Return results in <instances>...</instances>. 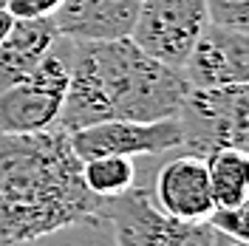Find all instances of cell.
<instances>
[{
	"label": "cell",
	"instance_id": "30bf717a",
	"mask_svg": "<svg viewBox=\"0 0 249 246\" xmlns=\"http://www.w3.org/2000/svg\"><path fill=\"white\" fill-rule=\"evenodd\" d=\"M142 0H62L54 12V29L74 43L130 40Z\"/></svg>",
	"mask_w": 249,
	"mask_h": 246
},
{
	"label": "cell",
	"instance_id": "d6986e66",
	"mask_svg": "<svg viewBox=\"0 0 249 246\" xmlns=\"http://www.w3.org/2000/svg\"><path fill=\"white\" fill-rule=\"evenodd\" d=\"M213 246H247V244H244V241H232V238H227V235H218V232H215Z\"/></svg>",
	"mask_w": 249,
	"mask_h": 246
},
{
	"label": "cell",
	"instance_id": "6da1fadb",
	"mask_svg": "<svg viewBox=\"0 0 249 246\" xmlns=\"http://www.w3.org/2000/svg\"><path fill=\"white\" fill-rule=\"evenodd\" d=\"M102 204L82 181V161L65 130L0 133V246L99 221Z\"/></svg>",
	"mask_w": 249,
	"mask_h": 246
},
{
	"label": "cell",
	"instance_id": "3957f363",
	"mask_svg": "<svg viewBox=\"0 0 249 246\" xmlns=\"http://www.w3.org/2000/svg\"><path fill=\"white\" fill-rule=\"evenodd\" d=\"M181 150L193 156H213L224 147L247 150L249 141V88H190L178 108Z\"/></svg>",
	"mask_w": 249,
	"mask_h": 246
},
{
	"label": "cell",
	"instance_id": "5bb4252c",
	"mask_svg": "<svg viewBox=\"0 0 249 246\" xmlns=\"http://www.w3.org/2000/svg\"><path fill=\"white\" fill-rule=\"evenodd\" d=\"M15 246H116L110 235L108 224L99 221H82L74 227H65L60 232H51L46 238H37L29 244H15Z\"/></svg>",
	"mask_w": 249,
	"mask_h": 246
},
{
	"label": "cell",
	"instance_id": "9c48e42d",
	"mask_svg": "<svg viewBox=\"0 0 249 246\" xmlns=\"http://www.w3.org/2000/svg\"><path fill=\"white\" fill-rule=\"evenodd\" d=\"M190 88L247 85L249 79V34L204 26L181 65Z\"/></svg>",
	"mask_w": 249,
	"mask_h": 246
},
{
	"label": "cell",
	"instance_id": "e0dca14e",
	"mask_svg": "<svg viewBox=\"0 0 249 246\" xmlns=\"http://www.w3.org/2000/svg\"><path fill=\"white\" fill-rule=\"evenodd\" d=\"M62 0H6L3 9L15 20H48L60 9Z\"/></svg>",
	"mask_w": 249,
	"mask_h": 246
},
{
	"label": "cell",
	"instance_id": "9a60e30c",
	"mask_svg": "<svg viewBox=\"0 0 249 246\" xmlns=\"http://www.w3.org/2000/svg\"><path fill=\"white\" fill-rule=\"evenodd\" d=\"M204 9L210 26L249 34V0H204Z\"/></svg>",
	"mask_w": 249,
	"mask_h": 246
},
{
	"label": "cell",
	"instance_id": "5b68a950",
	"mask_svg": "<svg viewBox=\"0 0 249 246\" xmlns=\"http://www.w3.org/2000/svg\"><path fill=\"white\" fill-rule=\"evenodd\" d=\"M102 221L108 224L116 246H213V227L187 224L164 215L150 198L147 181H139L116 198L102 204Z\"/></svg>",
	"mask_w": 249,
	"mask_h": 246
},
{
	"label": "cell",
	"instance_id": "277c9868",
	"mask_svg": "<svg viewBox=\"0 0 249 246\" xmlns=\"http://www.w3.org/2000/svg\"><path fill=\"white\" fill-rule=\"evenodd\" d=\"M74 40L57 37L26 79L0 91V133H40L57 124L71 77Z\"/></svg>",
	"mask_w": 249,
	"mask_h": 246
},
{
	"label": "cell",
	"instance_id": "2e32d148",
	"mask_svg": "<svg viewBox=\"0 0 249 246\" xmlns=\"http://www.w3.org/2000/svg\"><path fill=\"white\" fill-rule=\"evenodd\" d=\"M207 224L218 235H227L232 241H244L247 244V204L244 207H230V210L215 207L210 212V218H207Z\"/></svg>",
	"mask_w": 249,
	"mask_h": 246
},
{
	"label": "cell",
	"instance_id": "7c38bea8",
	"mask_svg": "<svg viewBox=\"0 0 249 246\" xmlns=\"http://www.w3.org/2000/svg\"><path fill=\"white\" fill-rule=\"evenodd\" d=\"M207 176L213 204L221 210L244 207L249 201V156L238 147H224L207 156Z\"/></svg>",
	"mask_w": 249,
	"mask_h": 246
},
{
	"label": "cell",
	"instance_id": "8fae6325",
	"mask_svg": "<svg viewBox=\"0 0 249 246\" xmlns=\"http://www.w3.org/2000/svg\"><path fill=\"white\" fill-rule=\"evenodd\" d=\"M60 34L54 20H15L9 34L0 40V91L26 79L43 62L48 48Z\"/></svg>",
	"mask_w": 249,
	"mask_h": 246
},
{
	"label": "cell",
	"instance_id": "ac0fdd59",
	"mask_svg": "<svg viewBox=\"0 0 249 246\" xmlns=\"http://www.w3.org/2000/svg\"><path fill=\"white\" fill-rule=\"evenodd\" d=\"M12 23H15V17L9 15V12H6L3 6H0V40H3L6 34H9V29H12Z\"/></svg>",
	"mask_w": 249,
	"mask_h": 246
},
{
	"label": "cell",
	"instance_id": "ba28073f",
	"mask_svg": "<svg viewBox=\"0 0 249 246\" xmlns=\"http://www.w3.org/2000/svg\"><path fill=\"white\" fill-rule=\"evenodd\" d=\"M150 198L164 215L187 224H201L215 210L207 176V158L181 153L159 164L150 176Z\"/></svg>",
	"mask_w": 249,
	"mask_h": 246
},
{
	"label": "cell",
	"instance_id": "4fadbf2b",
	"mask_svg": "<svg viewBox=\"0 0 249 246\" xmlns=\"http://www.w3.org/2000/svg\"><path fill=\"white\" fill-rule=\"evenodd\" d=\"M82 181H85L91 195L108 201L136 187L139 167L133 158H122V156L88 158V161H82Z\"/></svg>",
	"mask_w": 249,
	"mask_h": 246
},
{
	"label": "cell",
	"instance_id": "8992f818",
	"mask_svg": "<svg viewBox=\"0 0 249 246\" xmlns=\"http://www.w3.org/2000/svg\"><path fill=\"white\" fill-rule=\"evenodd\" d=\"M204 26H207L204 0H142L130 40L147 57L181 71Z\"/></svg>",
	"mask_w": 249,
	"mask_h": 246
},
{
	"label": "cell",
	"instance_id": "ffe728a7",
	"mask_svg": "<svg viewBox=\"0 0 249 246\" xmlns=\"http://www.w3.org/2000/svg\"><path fill=\"white\" fill-rule=\"evenodd\" d=\"M3 3H6V0H0V6H3Z\"/></svg>",
	"mask_w": 249,
	"mask_h": 246
},
{
	"label": "cell",
	"instance_id": "52a82bcc",
	"mask_svg": "<svg viewBox=\"0 0 249 246\" xmlns=\"http://www.w3.org/2000/svg\"><path fill=\"white\" fill-rule=\"evenodd\" d=\"M71 150L79 161L102 158V156H122V158H153L161 153L181 150V124L178 119H159V122H96L68 133Z\"/></svg>",
	"mask_w": 249,
	"mask_h": 246
},
{
	"label": "cell",
	"instance_id": "7a4b0ae2",
	"mask_svg": "<svg viewBox=\"0 0 249 246\" xmlns=\"http://www.w3.org/2000/svg\"><path fill=\"white\" fill-rule=\"evenodd\" d=\"M184 74L147 57L133 40L74 43L71 77L57 124L65 133L96 122L176 119L184 102Z\"/></svg>",
	"mask_w": 249,
	"mask_h": 246
}]
</instances>
